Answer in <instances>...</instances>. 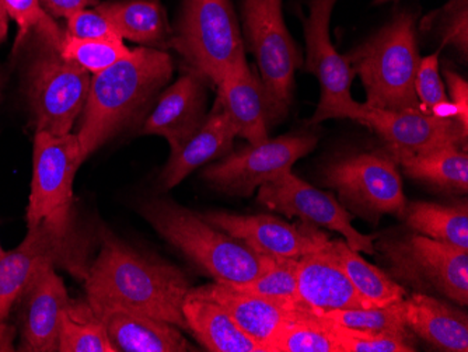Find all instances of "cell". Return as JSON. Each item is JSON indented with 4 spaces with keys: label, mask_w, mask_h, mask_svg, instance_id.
Listing matches in <instances>:
<instances>
[{
    "label": "cell",
    "mask_w": 468,
    "mask_h": 352,
    "mask_svg": "<svg viewBox=\"0 0 468 352\" xmlns=\"http://www.w3.org/2000/svg\"><path fill=\"white\" fill-rule=\"evenodd\" d=\"M346 58L364 83L365 106L386 112L420 110L415 91L420 62L417 15L399 13Z\"/></svg>",
    "instance_id": "5"
},
{
    "label": "cell",
    "mask_w": 468,
    "mask_h": 352,
    "mask_svg": "<svg viewBox=\"0 0 468 352\" xmlns=\"http://www.w3.org/2000/svg\"><path fill=\"white\" fill-rule=\"evenodd\" d=\"M312 310L318 317L351 330L414 336L404 323L401 302H397L390 306L372 307V309Z\"/></svg>",
    "instance_id": "32"
},
{
    "label": "cell",
    "mask_w": 468,
    "mask_h": 352,
    "mask_svg": "<svg viewBox=\"0 0 468 352\" xmlns=\"http://www.w3.org/2000/svg\"><path fill=\"white\" fill-rule=\"evenodd\" d=\"M194 293L218 302L228 310L231 319L264 352L265 344L288 323L301 316L307 306L293 302L275 301L265 296L244 293L223 283H207L193 288Z\"/></svg>",
    "instance_id": "19"
},
{
    "label": "cell",
    "mask_w": 468,
    "mask_h": 352,
    "mask_svg": "<svg viewBox=\"0 0 468 352\" xmlns=\"http://www.w3.org/2000/svg\"><path fill=\"white\" fill-rule=\"evenodd\" d=\"M207 102V79L189 70L160 94L141 133L162 136L176 154L204 123Z\"/></svg>",
    "instance_id": "18"
},
{
    "label": "cell",
    "mask_w": 468,
    "mask_h": 352,
    "mask_svg": "<svg viewBox=\"0 0 468 352\" xmlns=\"http://www.w3.org/2000/svg\"><path fill=\"white\" fill-rule=\"evenodd\" d=\"M17 327L12 322L0 327V352L16 351L15 341L17 340Z\"/></svg>",
    "instance_id": "42"
},
{
    "label": "cell",
    "mask_w": 468,
    "mask_h": 352,
    "mask_svg": "<svg viewBox=\"0 0 468 352\" xmlns=\"http://www.w3.org/2000/svg\"><path fill=\"white\" fill-rule=\"evenodd\" d=\"M41 6L52 17H69L78 10L96 7L99 0H39Z\"/></svg>",
    "instance_id": "41"
},
{
    "label": "cell",
    "mask_w": 468,
    "mask_h": 352,
    "mask_svg": "<svg viewBox=\"0 0 468 352\" xmlns=\"http://www.w3.org/2000/svg\"><path fill=\"white\" fill-rule=\"evenodd\" d=\"M205 220L219 230L239 239L257 253L271 257L302 259L327 246L330 236L318 228L292 225L271 215H238L207 212Z\"/></svg>",
    "instance_id": "17"
},
{
    "label": "cell",
    "mask_w": 468,
    "mask_h": 352,
    "mask_svg": "<svg viewBox=\"0 0 468 352\" xmlns=\"http://www.w3.org/2000/svg\"><path fill=\"white\" fill-rule=\"evenodd\" d=\"M247 43L259 64L270 112V123L288 114L294 72L303 64L301 52L283 22L282 0H243Z\"/></svg>",
    "instance_id": "9"
},
{
    "label": "cell",
    "mask_w": 468,
    "mask_h": 352,
    "mask_svg": "<svg viewBox=\"0 0 468 352\" xmlns=\"http://www.w3.org/2000/svg\"><path fill=\"white\" fill-rule=\"evenodd\" d=\"M402 317L414 336L435 348L468 351V317L451 304L428 293H415L401 301Z\"/></svg>",
    "instance_id": "24"
},
{
    "label": "cell",
    "mask_w": 468,
    "mask_h": 352,
    "mask_svg": "<svg viewBox=\"0 0 468 352\" xmlns=\"http://www.w3.org/2000/svg\"><path fill=\"white\" fill-rule=\"evenodd\" d=\"M330 251L369 309L390 306L406 298L404 286L352 251L346 240H330Z\"/></svg>",
    "instance_id": "27"
},
{
    "label": "cell",
    "mask_w": 468,
    "mask_h": 352,
    "mask_svg": "<svg viewBox=\"0 0 468 352\" xmlns=\"http://www.w3.org/2000/svg\"><path fill=\"white\" fill-rule=\"evenodd\" d=\"M236 136H239L238 128L219 102H215L214 109L207 115L199 130L180 151L168 157L160 176L163 188L170 190L201 165L228 156L233 151Z\"/></svg>",
    "instance_id": "22"
},
{
    "label": "cell",
    "mask_w": 468,
    "mask_h": 352,
    "mask_svg": "<svg viewBox=\"0 0 468 352\" xmlns=\"http://www.w3.org/2000/svg\"><path fill=\"white\" fill-rule=\"evenodd\" d=\"M168 47L184 58L189 69L215 86L231 68L246 60L240 25L230 0H184Z\"/></svg>",
    "instance_id": "7"
},
{
    "label": "cell",
    "mask_w": 468,
    "mask_h": 352,
    "mask_svg": "<svg viewBox=\"0 0 468 352\" xmlns=\"http://www.w3.org/2000/svg\"><path fill=\"white\" fill-rule=\"evenodd\" d=\"M297 296L309 309H369L331 253L330 241L320 251L299 259Z\"/></svg>",
    "instance_id": "20"
},
{
    "label": "cell",
    "mask_w": 468,
    "mask_h": 352,
    "mask_svg": "<svg viewBox=\"0 0 468 352\" xmlns=\"http://www.w3.org/2000/svg\"><path fill=\"white\" fill-rule=\"evenodd\" d=\"M322 183L336 191L346 209L367 222L378 223L385 215L402 218L409 205L399 163L386 148L331 160L322 170Z\"/></svg>",
    "instance_id": "8"
},
{
    "label": "cell",
    "mask_w": 468,
    "mask_h": 352,
    "mask_svg": "<svg viewBox=\"0 0 468 352\" xmlns=\"http://www.w3.org/2000/svg\"><path fill=\"white\" fill-rule=\"evenodd\" d=\"M217 88V101L233 121L239 136L251 144L270 139L267 94L261 79L252 72L247 59L231 68Z\"/></svg>",
    "instance_id": "21"
},
{
    "label": "cell",
    "mask_w": 468,
    "mask_h": 352,
    "mask_svg": "<svg viewBox=\"0 0 468 352\" xmlns=\"http://www.w3.org/2000/svg\"><path fill=\"white\" fill-rule=\"evenodd\" d=\"M186 330L212 352H262L261 347L239 327L225 307L189 289L183 304Z\"/></svg>",
    "instance_id": "25"
},
{
    "label": "cell",
    "mask_w": 468,
    "mask_h": 352,
    "mask_svg": "<svg viewBox=\"0 0 468 352\" xmlns=\"http://www.w3.org/2000/svg\"><path fill=\"white\" fill-rule=\"evenodd\" d=\"M359 123L378 133L394 159L430 154L446 146L467 149L468 131L459 121L436 117L422 110L386 112L364 104Z\"/></svg>",
    "instance_id": "15"
},
{
    "label": "cell",
    "mask_w": 468,
    "mask_h": 352,
    "mask_svg": "<svg viewBox=\"0 0 468 352\" xmlns=\"http://www.w3.org/2000/svg\"><path fill=\"white\" fill-rule=\"evenodd\" d=\"M397 163L409 177L423 181L439 190L468 191V155L462 146H446L430 154L399 156Z\"/></svg>",
    "instance_id": "28"
},
{
    "label": "cell",
    "mask_w": 468,
    "mask_h": 352,
    "mask_svg": "<svg viewBox=\"0 0 468 352\" xmlns=\"http://www.w3.org/2000/svg\"><path fill=\"white\" fill-rule=\"evenodd\" d=\"M310 13L303 17L306 38V65L304 69L320 81L322 97L310 123L323 121L348 120L359 123L364 104L355 101L351 94L355 72L346 57L336 52L331 43L330 20L336 0H309Z\"/></svg>",
    "instance_id": "11"
},
{
    "label": "cell",
    "mask_w": 468,
    "mask_h": 352,
    "mask_svg": "<svg viewBox=\"0 0 468 352\" xmlns=\"http://www.w3.org/2000/svg\"><path fill=\"white\" fill-rule=\"evenodd\" d=\"M173 59L151 47L131 49L117 64L91 76L78 136L81 159L149 112L159 91L172 79Z\"/></svg>",
    "instance_id": "2"
},
{
    "label": "cell",
    "mask_w": 468,
    "mask_h": 352,
    "mask_svg": "<svg viewBox=\"0 0 468 352\" xmlns=\"http://www.w3.org/2000/svg\"><path fill=\"white\" fill-rule=\"evenodd\" d=\"M317 144L313 133H286L240 151H231L219 163L207 165L202 178L210 187L228 196L250 197L276 176L291 172L292 165Z\"/></svg>",
    "instance_id": "12"
},
{
    "label": "cell",
    "mask_w": 468,
    "mask_h": 352,
    "mask_svg": "<svg viewBox=\"0 0 468 352\" xmlns=\"http://www.w3.org/2000/svg\"><path fill=\"white\" fill-rule=\"evenodd\" d=\"M81 163L80 144L76 133H36L33 177L26 212L27 228L75 208L73 180Z\"/></svg>",
    "instance_id": "14"
},
{
    "label": "cell",
    "mask_w": 468,
    "mask_h": 352,
    "mask_svg": "<svg viewBox=\"0 0 468 352\" xmlns=\"http://www.w3.org/2000/svg\"><path fill=\"white\" fill-rule=\"evenodd\" d=\"M62 37L52 25L31 31L21 44L27 47L23 80L36 133H69L88 100L91 75L62 57Z\"/></svg>",
    "instance_id": "3"
},
{
    "label": "cell",
    "mask_w": 468,
    "mask_h": 352,
    "mask_svg": "<svg viewBox=\"0 0 468 352\" xmlns=\"http://www.w3.org/2000/svg\"><path fill=\"white\" fill-rule=\"evenodd\" d=\"M396 283L415 293H436L462 306L468 304V251L423 235L378 244Z\"/></svg>",
    "instance_id": "10"
},
{
    "label": "cell",
    "mask_w": 468,
    "mask_h": 352,
    "mask_svg": "<svg viewBox=\"0 0 468 352\" xmlns=\"http://www.w3.org/2000/svg\"><path fill=\"white\" fill-rule=\"evenodd\" d=\"M9 17L17 25L15 49L23 44L28 34L37 28L54 25V17L46 12L39 0H2Z\"/></svg>",
    "instance_id": "38"
},
{
    "label": "cell",
    "mask_w": 468,
    "mask_h": 352,
    "mask_svg": "<svg viewBox=\"0 0 468 352\" xmlns=\"http://www.w3.org/2000/svg\"><path fill=\"white\" fill-rule=\"evenodd\" d=\"M123 39H80L63 34L60 54L91 76L117 64L130 55Z\"/></svg>",
    "instance_id": "33"
},
{
    "label": "cell",
    "mask_w": 468,
    "mask_h": 352,
    "mask_svg": "<svg viewBox=\"0 0 468 352\" xmlns=\"http://www.w3.org/2000/svg\"><path fill=\"white\" fill-rule=\"evenodd\" d=\"M86 301L99 316L123 309L186 328L183 304L191 283L180 268L102 233L101 249L84 280Z\"/></svg>",
    "instance_id": "1"
},
{
    "label": "cell",
    "mask_w": 468,
    "mask_h": 352,
    "mask_svg": "<svg viewBox=\"0 0 468 352\" xmlns=\"http://www.w3.org/2000/svg\"><path fill=\"white\" fill-rule=\"evenodd\" d=\"M90 235L78 222L75 208L28 228L20 246L0 257V327L10 322L21 291L42 265L52 264L83 281L91 261Z\"/></svg>",
    "instance_id": "6"
},
{
    "label": "cell",
    "mask_w": 468,
    "mask_h": 352,
    "mask_svg": "<svg viewBox=\"0 0 468 352\" xmlns=\"http://www.w3.org/2000/svg\"><path fill=\"white\" fill-rule=\"evenodd\" d=\"M69 304L67 286L57 267H39L13 307L18 351L58 352L60 316Z\"/></svg>",
    "instance_id": "16"
},
{
    "label": "cell",
    "mask_w": 468,
    "mask_h": 352,
    "mask_svg": "<svg viewBox=\"0 0 468 352\" xmlns=\"http://www.w3.org/2000/svg\"><path fill=\"white\" fill-rule=\"evenodd\" d=\"M264 352H341V348L330 323L306 307L265 344Z\"/></svg>",
    "instance_id": "31"
},
{
    "label": "cell",
    "mask_w": 468,
    "mask_h": 352,
    "mask_svg": "<svg viewBox=\"0 0 468 352\" xmlns=\"http://www.w3.org/2000/svg\"><path fill=\"white\" fill-rule=\"evenodd\" d=\"M58 352H115L101 319L88 301H73L60 316Z\"/></svg>",
    "instance_id": "30"
},
{
    "label": "cell",
    "mask_w": 468,
    "mask_h": 352,
    "mask_svg": "<svg viewBox=\"0 0 468 352\" xmlns=\"http://www.w3.org/2000/svg\"><path fill=\"white\" fill-rule=\"evenodd\" d=\"M5 85H6V75H5L4 68L0 65V100H2V94H4Z\"/></svg>",
    "instance_id": "44"
},
{
    "label": "cell",
    "mask_w": 468,
    "mask_h": 352,
    "mask_svg": "<svg viewBox=\"0 0 468 352\" xmlns=\"http://www.w3.org/2000/svg\"><path fill=\"white\" fill-rule=\"evenodd\" d=\"M415 91L420 100V109L423 112L457 120L456 110L446 96L443 81L439 73V52L420 58L415 79Z\"/></svg>",
    "instance_id": "35"
},
{
    "label": "cell",
    "mask_w": 468,
    "mask_h": 352,
    "mask_svg": "<svg viewBox=\"0 0 468 352\" xmlns=\"http://www.w3.org/2000/svg\"><path fill=\"white\" fill-rule=\"evenodd\" d=\"M5 253H6V251H4V247L0 244V257H4Z\"/></svg>",
    "instance_id": "46"
},
{
    "label": "cell",
    "mask_w": 468,
    "mask_h": 352,
    "mask_svg": "<svg viewBox=\"0 0 468 352\" xmlns=\"http://www.w3.org/2000/svg\"><path fill=\"white\" fill-rule=\"evenodd\" d=\"M386 2H390V0H375L376 5L386 4Z\"/></svg>",
    "instance_id": "45"
},
{
    "label": "cell",
    "mask_w": 468,
    "mask_h": 352,
    "mask_svg": "<svg viewBox=\"0 0 468 352\" xmlns=\"http://www.w3.org/2000/svg\"><path fill=\"white\" fill-rule=\"evenodd\" d=\"M444 78L448 81L451 102L456 110L457 121L468 131V83L459 73L444 69Z\"/></svg>",
    "instance_id": "40"
},
{
    "label": "cell",
    "mask_w": 468,
    "mask_h": 352,
    "mask_svg": "<svg viewBox=\"0 0 468 352\" xmlns=\"http://www.w3.org/2000/svg\"><path fill=\"white\" fill-rule=\"evenodd\" d=\"M324 320V319H323ZM330 323V322H328ZM341 352H415V336L367 333L330 323Z\"/></svg>",
    "instance_id": "36"
},
{
    "label": "cell",
    "mask_w": 468,
    "mask_h": 352,
    "mask_svg": "<svg viewBox=\"0 0 468 352\" xmlns=\"http://www.w3.org/2000/svg\"><path fill=\"white\" fill-rule=\"evenodd\" d=\"M99 317L115 352L196 351L180 327L165 320L123 309L105 310Z\"/></svg>",
    "instance_id": "23"
},
{
    "label": "cell",
    "mask_w": 468,
    "mask_h": 352,
    "mask_svg": "<svg viewBox=\"0 0 468 352\" xmlns=\"http://www.w3.org/2000/svg\"><path fill=\"white\" fill-rule=\"evenodd\" d=\"M297 265L299 259L271 257L270 262L259 277L251 283L233 288L275 301L302 304L297 296Z\"/></svg>",
    "instance_id": "34"
},
{
    "label": "cell",
    "mask_w": 468,
    "mask_h": 352,
    "mask_svg": "<svg viewBox=\"0 0 468 352\" xmlns=\"http://www.w3.org/2000/svg\"><path fill=\"white\" fill-rule=\"evenodd\" d=\"M141 214L165 240L198 265L215 283L238 286L259 277L271 256L207 223L202 215L170 199H147Z\"/></svg>",
    "instance_id": "4"
},
{
    "label": "cell",
    "mask_w": 468,
    "mask_h": 352,
    "mask_svg": "<svg viewBox=\"0 0 468 352\" xmlns=\"http://www.w3.org/2000/svg\"><path fill=\"white\" fill-rule=\"evenodd\" d=\"M7 28H9V15L5 9L4 2L0 0V43L6 38Z\"/></svg>",
    "instance_id": "43"
},
{
    "label": "cell",
    "mask_w": 468,
    "mask_h": 352,
    "mask_svg": "<svg viewBox=\"0 0 468 352\" xmlns=\"http://www.w3.org/2000/svg\"><path fill=\"white\" fill-rule=\"evenodd\" d=\"M67 34L80 39H122L104 13L96 7L78 10L67 18Z\"/></svg>",
    "instance_id": "39"
},
{
    "label": "cell",
    "mask_w": 468,
    "mask_h": 352,
    "mask_svg": "<svg viewBox=\"0 0 468 352\" xmlns=\"http://www.w3.org/2000/svg\"><path fill=\"white\" fill-rule=\"evenodd\" d=\"M402 219L420 235L468 251V207L465 202L454 207L435 202H409Z\"/></svg>",
    "instance_id": "29"
},
{
    "label": "cell",
    "mask_w": 468,
    "mask_h": 352,
    "mask_svg": "<svg viewBox=\"0 0 468 352\" xmlns=\"http://www.w3.org/2000/svg\"><path fill=\"white\" fill-rule=\"evenodd\" d=\"M117 28L121 38L151 48H165L172 30L162 0H117L96 6Z\"/></svg>",
    "instance_id": "26"
},
{
    "label": "cell",
    "mask_w": 468,
    "mask_h": 352,
    "mask_svg": "<svg viewBox=\"0 0 468 352\" xmlns=\"http://www.w3.org/2000/svg\"><path fill=\"white\" fill-rule=\"evenodd\" d=\"M260 204L289 218H301L313 228L334 230L357 253L376 254L373 236L355 229L352 217L335 197L313 187L306 181L285 172L259 188Z\"/></svg>",
    "instance_id": "13"
},
{
    "label": "cell",
    "mask_w": 468,
    "mask_h": 352,
    "mask_svg": "<svg viewBox=\"0 0 468 352\" xmlns=\"http://www.w3.org/2000/svg\"><path fill=\"white\" fill-rule=\"evenodd\" d=\"M433 23H422V28L439 27L441 46H453L463 52L464 58L468 54V0H449L443 9L431 16Z\"/></svg>",
    "instance_id": "37"
}]
</instances>
